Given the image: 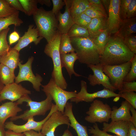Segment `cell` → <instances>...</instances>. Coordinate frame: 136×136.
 Here are the masks:
<instances>
[{
    "mask_svg": "<svg viewBox=\"0 0 136 136\" xmlns=\"http://www.w3.org/2000/svg\"><path fill=\"white\" fill-rule=\"evenodd\" d=\"M131 0H120L119 13L121 20L127 18L126 14L128 5Z\"/></svg>",
    "mask_w": 136,
    "mask_h": 136,
    "instance_id": "obj_40",
    "label": "cell"
},
{
    "mask_svg": "<svg viewBox=\"0 0 136 136\" xmlns=\"http://www.w3.org/2000/svg\"><path fill=\"white\" fill-rule=\"evenodd\" d=\"M46 96L45 99L40 102L33 101L28 95L21 98L16 102L19 105L22 104L24 102H26V106L29 107V109L25 111L23 113L20 115L11 118L10 120L13 121L21 119L26 121L29 118L35 116L45 115L48 111L51 110L53 104L51 96L49 95Z\"/></svg>",
    "mask_w": 136,
    "mask_h": 136,
    "instance_id": "obj_5",
    "label": "cell"
},
{
    "mask_svg": "<svg viewBox=\"0 0 136 136\" xmlns=\"http://www.w3.org/2000/svg\"><path fill=\"white\" fill-rule=\"evenodd\" d=\"M136 0H131L129 3L126 14L127 18L129 19L136 17Z\"/></svg>",
    "mask_w": 136,
    "mask_h": 136,
    "instance_id": "obj_44",
    "label": "cell"
},
{
    "mask_svg": "<svg viewBox=\"0 0 136 136\" xmlns=\"http://www.w3.org/2000/svg\"><path fill=\"white\" fill-rule=\"evenodd\" d=\"M131 106L125 100L122 102L121 106L119 108L115 106L113 107L110 117L112 121L123 120L130 121L131 117L130 108Z\"/></svg>",
    "mask_w": 136,
    "mask_h": 136,
    "instance_id": "obj_18",
    "label": "cell"
},
{
    "mask_svg": "<svg viewBox=\"0 0 136 136\" xmlns=\"http://www.w3.org/2000/svg\"><path fill=\"white\" fill-rule=\"evenodd\" d=\"M60 59L62 67H64L66 69L70 79L73 74L77 77L82 76L76 73L74 69V63L78 59L76 53L72 52L70 53L60 54Z\"/></svg>",
    "mask_w": 136,
    "mask_h": 136,
    "instance_id": "obj_24",
    "label": "cell"
},
{
    "mask_svg": "<svg viewBox=\"0 0 136 136\" xmlns=\"http://www.w3.org/2000/svg\"><path fill=\"white\" fill-rule=\"evenodd\" d=\"M129 122L119 120L111 121L109 123L104 122L103 123L102 130L114 133L117 136H127Z\"/></svg>",
    "mask_w": 136,
    "mask_h": 136,
    "instance_id": "obj_19",
    "label": "cell"
},
{
    "mask_svg": "<svg viewBox=\"0 0 136 136\" xmlns=\"http://www.w3.org/2000/svg\"><path fill=\"white\" fill-rule=\"evenodd\" d=\"M31 94L30 91L21 85L14 82L4 86L0 93V102L6 99L14 102L24 96Z\"/></svg>",
    "mask_w": 136,
    "mask_h": 136,
    "instance_id": "obj_14",
    "label": "cell"
},
{
    "mask_svg": "<svg viewBox=\"0 0 136 136\" xmlns=\"http://www.w3.org/2000/svg\"><path fill=\"white\" fill-rule=\"evenodd\" d=\"M136 91V82H125L123 83L122 90L119 91L118 93L126 92Z\"/></svg>",
    "mask_w": 136,
    "mask_h": 136,
    "instance_id": "obj_43",
    "label": "cell"
},
{
    "mask_svg": "<svg viewBox=\"0 0 136 136\" xmlns=\"http://www.w3.org/2000/svg\"><path fill=\"white\" fill-rule=\"evenodd\" d=\"M1 57V56H0V64L1 63H0Z\"/></svg>",
    "mask_w": 136,
    "mask_h": 136,
    "instance_id": "obj_57",
    "label": "cell"
},
{
    "mask_svg": "<svg viewBox=\"0 0 136 136\" xmlns=\"http://www.w3.org/2000/svg\"><path fill=\"white\" fill-rule=\"evenodd\" d=\"M70 39L79 62L87 65L100 63L99 52L90 38L75 37Z\"/></svg>",
    "mask_w": 136,
    "mask_h": 136,
    "instance_id": "obj_3",
    "label": "cell"
},
{
    "mask_svg": "<svg viewBox=\"0 0 136 136\" xmlns=\"http://www.w3.org/2000/svg\"><path fill=\"white\" fill-rule=\"evenodd\" d=\"M25 136H44L40 132H38L33 130H30L23 133Z\"/></svg>",
    "mask_w": 136,
    "mask_h": 136,
    "instance_id": "obj_50",
    "label": "cell"
},
{
    "mask_svg": "<svg viewBox=\"0 0 136 136\" xmlns=\"http://www.w3.org/2000/svg\"><path fill=\"white\" fill-rule=\"evenodd\" d=\"M107 18H95L92 19L87 28L89 37L93 39L107 29Z\"/></svg>",
    "mask_w": 136,
    "mask_h": 136,
    "instance_id": "obj_25",
    "label": "cell"
},
{
    "mask_svg": "<svg viewBox=\"0 0 136 136\" xmlns=\"http://www.w3.org/2000/svg\"><path fill=\"white\" fill-rule=\"evenodd\" d=\"M12 7L16 10L24 13V11L19 0H6Z\"/></svg>",
    "mask_w": 136,
    "mask_h": 136,
    "instance_id": "obj_46",
    "label": "cell"
},
{
    "mask_svg": "<svg viewBox=\"0 0 136 136\" xmlns=\"http://www.w3.org/2000/svg\"><path fill=\"white\" fill-rule=\"evenodd\" d=\"M19 33L16 31H14L11 33L9 36V42L10 45L17 42L20 38Z\"/></svg>",
    "mask_w": 136,
    "mask_h": 136,
    "instance_id": "obj_47",
    "label": "cell"
},
{
    "mask_svg": "<svg viewBox=\"0 0 136 136\" xmlns=\"http://www.w3.org/2000/svg\"><path fill=\"white\" fill-rule=\"evenodd\" d=\"M61 136H74L71 132L67 129L64 132Z\"/></svg>",
    "mask_w": 136,
    "mask_h": 136,
    "instance_id": "obj_55",
    "label": "cell"
},
{
    "mask_svg": "<svg viewBox=\"0 0 136 136\" xmlns=\"http://www.w3.org/2000/svg\"><path fill=\"white\" fill-rule=\"evenodd\" d=\"M131 65L130 70L123 81L131 82L136 80V55L135 54L131 60Z\"/></svg>",
    "mask_w": 136,
    "mask_h": 136,
    "instance_id": "obj_35",
    "label": "cell"
},
{
    "mask_svg": "<svg viewBox=\"0 0 136 136\" xmlns=\"http://www.w3.org/2000/svg\"><path fill=\"white\" fill-rule=\"evenodd\" d=\"M136 32V17L122 20L121 24L117 33L114 34L123 39Z\"/></svg>",
    "mask_w": 136,
    "mask_h": 136,
    "instance_id": "obj_23",
    "label": "cell"
},
{
    "mask_svg": "<svg viewBox=\"0 0 136 136\" xmlns=\"http://www.w3.org/2000/svg\"><path fill=\"white\" fill-rule=\"evenodd\" d=\"M15 77L14 72L6 65L0 64V79L3 84L6 85L15 82Z\"/></svg>",
    "mask_w": 136,
    "mask_h": 136,
    "instance_id": "obj_29",
    "label": "cell"
},
{
    "mask_svg": "<svg viewBox=\"0 0 136 136\" xmlns=\"http://www.w3.org/2000/svg\"><path fill=\"white\" fill-rule=\"evenodd\" d=\"M135 54L125 45L123 39L114 35L106 45L100 56V63L103 65L122 64L130 61Z\"/></svg>",
    "mask_w": 136,
    "mask_h": 136,
    "instance_id": "obj_1",
    "label": "cell"
},
{
    "mask_svg": "<svg viewBox=\"0 0 136 136\" xmlns=\"http://www.w3.org/2000/svg\"><path fill=\"white\" fill-rule=\"evenodd\" d=\"M61 35L58 31L54 39L46 45L44 52L53 61V69L52 78L58 86L65 90L67 88V84L63 75L59 51Z\"/></svg>",
    "mask_w": 136,
    "mask_h": 136,
    "instance_id": "obj_4",
    "label": "cell"
},
{
    "mask_svg": "<svg viewBox=\"0 0 136 136\" xmlns=\"http://www.w3.org/2000/svg\"><path fill=\"white\" fill-rule=\"evenodd\" d=\"M123 40L126 46L131 52L136 54V35L133 34L126 37L124 38Z\"/></svg>",
    "mask_w": 136,
    "mask_h": 136,
    "instance_id": "obj_37",
    "label": "cell"
},
{
    "mask_svg": "<svg viewBox=\"0 0 136 136\" xmlns=\"http://www.w3.org/2000/svg\"><path fill=\"white\" fill-rule=\"evenodd\" d=\"M100 1L104 7V6L106 10L108 11L110 0H101Z\"/></svg>",
    "mask_w": 136,
    "mask_h": 136,
    "instance_id": "obj_53",
    "label": "cell"
},
{
    "mask_svg": "<svg viewBox=\"0 0 136 136\" xmlns=\"http://www.w3.org/2000/svg\"><path fill=\"white\" fill-rule=\"evenodd\" d=\"M41 86L42 90L46 95H49L51 97L57 107L58 111L63 114L68 100L75 97L77 93L76 90L68 91L62 89L56 84L52 77L47 84Z\"/></svg>",
    "mask_w": 136,
    "mask_h": 136,
    "instance_id": "obj_6",
    "label": "cell"
},
{
    "mask_svg": "<svg viewBox=\"0 0 136 136\" xmlns=\"http://www.w3.org/2000/svg\"><path fill=\"white\" fill-rule=\"evenodd\" d=\"M10 29L8 27L0 32V56L7 53L11 48L7 40V35Z\"/></svg>",
    "mask_w": 136,
    "mask_h": 136,
    "instance_id": "obj_33",
    "label": "cell"
},
{
    "mask_svg": "<svg viewBox=\"0 0 136 136\" xmlns=\"http://www.w3.org/2000/svg\"><path fill=\"white\" fill-rule=\"evenodd\" d=\"M67 34L70 38L89 37L87 28L75 24H73L71 27Z\"/></svg>",
    "mask_w": 136,
    "mask_h": 136,
    "instance_id": "obj_31",
    "label": "cell"
},
{
    "mask_svg": "<svg viewBox=\"0 0 136 136\" xmlns=\"http://www.w3.org/2000/svg\"><path fill=\"white\" fill-rule=\"evenodd\" d=\"M127 136H136V127L130 121Z\"/></svg>",
    "mask_w": 136,
    "mask_h": 136,
    "instance_id": "obj_48",
    "label": "cell"
},
{
    "mask_svg": "<svg viewBox=\"0 0 136 136\" xmlns=\"http://www.w3.org/2000/svg\"><path fill=\"white\" fill-rule=\"evenodd\" d=\"M130 111L132 113V116L130 121L133 124L134 126L136 127V111L135 109L132 106L130 108Z\"/></svg>",
    "mask_w": 136,
    "mask_h": 136,
    "instance_id": "obj_49",
    "label": "cell"
},
{
    "mask_svg": "<svg viewBox=\"0 0 136 136\" xmlns=\"http://www.w3.org/2000/svg\"><path fill=\"white\" fill-rule=\"evenodd\" d=\"M19 56V52L11 48L7 53L1 56L0 63L14 72L20 62Z\"/></svg>",
    "mask_w": 136,
    "mask_h": 136,
    "instance_id": "obj_22",
    "label": "cell"
},
{
    "mask_svg": "<svg viewBox=\"0 0 136 136\" xmlns=\"http://www.w3.org/2000/svg\"><path fill=\"white\" fill-rule=\"evenodd\" d=\"M5 85L2 82L0 79V91H1Z\"/></svg>",
    "mask_w": 136,
    "mask_h": 136,
    "instance_id": "obj_56",
    "label": "cell"
},
{
    "mask_svg": "<svg viewBox=\"0 0 136 136\" xmlns=\"http://www.w3.org/2000/svg\"><path fill=\"white\" fill-rule=\"evenodd\" d=\"M5 136H25L22 133H18L14 132L12 130H8L6 131Z\"/></svg>",
    "mask_w": 136,
    "mask_h": 136,
    "instance_id": "obj_51",
    "label": "cell"
},
{
    "mask_svg": "<svg viewBox=\"0 0 136 136\" xmlns=\"http://www.w3.org/2000/svg\"><path fill=\"white\" fill-rule=\"evenodd\" d=\"M38 3L42 5H45L49 7L52 5L51 1L50 0H37Z\"/></svg>",
    "mask_w": 136,
    "mask_h": 136,
    "instance_id": "obj_52",
    "label": "cell"
},
{
    "mask_svg": "<svg viewBox=\"0 0 136 136\" xmlns=\"http://www.w3.org/2000/svg\"><path fill=\"white\" fill-rule=\"evenodd\" d=\"M59 51L60 54L75 52L72 44L70 38L67 34H62Z\"/></svg>",
    "mask_w": 136,
    "mask_h": 136,
    "instance_id": "obj_30",
    "label": "cell"
},
{
    "mask_svg": "<svg viewBox=\"0 0 136 136\" xmlns=\"http://www.w3.org/2000/svg\"><path fill=\"white\" fill-rule=\"evenodd\" d=\"M65 8L64 12L60 11L56 17L58 22V30L61 34H67L72 26L75 23L69 11L70 0H64Z\"/></svg>",
    "mask_w": 136,
    "mask_h": 136,
    "instance_id": "obj_17",
    "label": "cell"
},
{
    "mask_svg": "<svg viewBox=\"0 0 136 136\" xmlns=\"http://www.w3.org/2000/svg\"><path fill=\"white\" fill-rule=\"evenodd\" d=\"M71 103L67 102L65 106L63 114L67 116L70 122V126L76 131L78 136H89L86 126L81 124L75 118L72 110Z\"/></svg>",
    "mask_w": 136,
    "mask_h": 136,
    "instance_id": "obj_21",
    "label": "cell"
},
{
    "mask_svg": "<svg viewBox=\"0 0 136 136\" xmlns=\"http://www.w3.org/2000/svg\"><path fill=\"white\" fill-rule=\"evenodd\" d=\"M81 89L80 91L77 93L76 96L70 99L71 101L77 104L83 101L92 102L97 98L107 99L113 97H120L118 94L110 91L105 88L100 91L92 93L87 92L86 82L82 80L81 81Z\"/></svg>",
    "mask_w": 136,
    "mask_h": 136,
    "instance_id": "obj_10",
    "label": "cell"
},
{
    "mask_svg": "<svg viewBox=\"0 0 136 136\" xmlns=\"http://www.w3.org/2000/svg\"><path fill=\"white\" fill-rule=\"evenodd\" d=\"M73 19L75 24L87 28L92 19L83 13Z\"/></svg>",
    "mask_w": 136,
    "mask_h": 136,
    "instance_id": "obj_36",
    "label": "cell"
},
{
    "mask_svg": "<svg viewBox=\"0 0 136 136\" xmlns=\"http://www.w3.org/2000/svg\"><path fill=\"white\" fill-rule=\"evenodd\" d=\"M17 102H7L0 105V123L4 124L9 118L17 115V113L22 111L19 107Z\"/></svg>",
    "mask_w": 136,
    "mask_h": 136,
    "instance_id": "obj_20",
    "label": "cell"
},
{
    "mask_svg": "<svg viewBox=\"0 0 136 136\" xmlns=\"http://www.w3.org/2000/svg\"><path fill=\"white\" fill-rule=\"evenodd\" d=\"M88 129L89 133L92 134L91 136H117L113 135L107 133L99 128L97 124L95 123L92 127H89Z\"/></svg>",
    "mask_w": 136,
    "mask_h": 136,
    "instance_id": "obj_39",
    "label": "cell"
},
{
    "mask_svg": "<svg viewBox=\"0 0 136 136\" xmlns=\"http://www.w3.org/2000/svg\"><path fill=\"white\" fill-rule=\"evenodd\" d=\"M33 59V57L31 56L25 63L22 64L21 62H20L18 65L19 72L15 77V82L19 84L23 81H28L32 83L33 88L36 91L39 92L43 79L39 74H36L35 75L33 72L32 64Z\"/></svg>",
    "mask_w": 136,
    "mask_h": 136,
    "instance_id": "obj_9",
    "label": "cell"
},
{
    "mask_svg": "<svg viewBox=\"0 0 136 136\" xmlns=\"http://www.w3.org/2000/svg\"><path fill=\"white\" fill-rule=\"evenodd\" d=\"M4 124L0 123V136H5L6 131L4 129Z\"/></svg>",
    "mask_w": 136,
    "mask_h": 136,
    "instance_id": "obj_54",
    "label": "cell"
},
{
    "mask_svg": "<svg viewBox=\"0 0 136 136\" xmlns=\"http://www.w3.org/2000/svg\"><path fill=\"white\" fill-rule=\"evenodd\" d=\"M43 38L40 36L38 31L36 27L33 24L28 25L27 31L18 40L16 45L12 48L18 52L27 46L29 44L33 42L37 45Z\"/></svg>",
    "mask_w": 136,
    "mask_h": 136,
    "instance_id": "obj_16",
    "label": "cell"
},
{
    "mask_svg": "<svg viewBox=\"0 0 136 136\" xmlns=\"http://www.w3.org/2000/svg\"><path fill=\"white\" fill-rule=\"evenodd\" d=\"M1 92V91H0V93Z\"/></svg>",
    "mask_w": 136,
    "mask_h": 136,
    "instance_id": "obj_58",
    "label": "cell"
},
{
    "mask_svg": "<svg viewBox=\"0 0 136 136\" xmlns=\"http://www.w3.org/2000/svg\"><path fill=\"white\" fill-rule=\"evenodd\" d=\"M111 37V35L107 28L95 38L91 39L98 49L100 56Z\"/></svg>",
    "mask_w": 136,
    "mask_h": 136,
    "instance_id": "obj_28",
    "label": "cell"
},
{
    "mask_svg": "<svg viewBox=\"0 0 136 136\" xmlns=\"http://www.w3.org/2000/svg\"><path fill=\"white\" fill-rule=\"evenodd\" d=\"M131 65V60L119 65H103V71L109 78L112 85L120 91L124 78L128 74Z\"/></svg>",
    "mask_w": 136,
    "mask_h": 136,
    "instance_id": "obj_8",
    "label": "cell"
},
{
    "mask_svg": "<svg viewBox=\"0 0 136 136\" xmlns=\"http://www.w3.org/2000/svg\"><path fill=\"white\" fill-rule=\"evenodd\" d=\"M18 11L11 6L6 0H0V18L7 17Z\"/></svg>",
    "mask_w": 136,
    "mask_h": 136,
    "instance_id": "obj_34",
    "label": "cell"
},
{
    "mask_svg": "<svg viewBox=\"0 0 136 136\" xmlns=\"http://www.w3.org/2000/svg\"><path fill=\"white\" fill-rule=\"evenodd\" d=\"M88 1L91 7L107 17L105 10L100 0H88Z\"/></svg>",
    "mask_w": 136,
    "mask_h": 136,
    "instance_id": "obj_42",
    "label": "cell"
},
{
    "mask_svg": "<svg viewBox=\"0 0 136 136\" xmlns=\"http://www.w3.org/2000/svg\"><path fill=\"white\" fill-rule=\"evenodd\" d=\"M51 2L53 5L51 11L56 16L63 6L65 5V3L64 0H52Z\"/></svg>",
    "mask_w": 136,
    "mask_h": 136,
    "instance_id": "obj_45",
    "label": "cell"
},
{
    "mask_svg": "<svg viewBox=\"0 0 136 136\" xmlns=\"http://www.w3.org/2000/svg\"><path fill=\"white\" fill-rule=\"evenodd\" d=\"M112 109L107 103L98 99H95L90 104L88 110L86 112L88 115L85 120L90 123H108L110 119Z\"/></svg>",
    "mask_w": 136,
    "mask_h": 136,
    "instance_id": "obj_7",
    "label": "cell"
},
{
    "mask_svg": "<svg viewBox=\"0 0 136 136\" xmlns=\"http://www.w3.org/2000/svg\"><path fill=\"white\" fill-rule=\"evenodd\" d=\"M33 16L40 36L45 38L47 43L53 40L59 31L58 22L55 14L51 10L46 11L41 7Z\"/></svg>",
    "mask_w": 136,
    "mask_h": 136,
    "instance_id": "obj_2",
    "label": "cell"
},
{
    "mask_svg": "<svg viewBox=\"0 0 136 136\" xmlns=\"http://www.w3.org/2000/svg\"><path fill=\"white\" fill-rule=\"evenodd\" d=\"M120 1V0H110L106 25L107 28L111 35L117 32L122 21L119 13Z\"/></svg>",
    "mask_w": 136,
    "mask_h": 136,
    "instance_id": "obj_15",
    "label": "cell"
},
{
    "mask_svg": "<svg viewBox=\"0 0 136 136\" xmlns=\"http://www.w3.org/2000/svg\"><path fill=\"white\" fill-rule=\"evenodd\" d=\"M24 11V13L28 16L33 15L38 8L37 0H19Z\"/></svg>",
    "mask_w": 136,
    "mask_h": 136,
    "instance_id": "obj_32",
    "label": "cell"
},
{
    "mask_svg": "<svg viewBox=\"0 0 136 136\" xmlns=\"http://www.w3.org/2000/svg\"><path fill=\"white\" fill-rule=\"evenodd\" d=\"M129 103L135 109H136V93L134 91L126 92L118 94Z\"/></svg>",
    "mask_w": 136,
    "mask_h": 136,
    "instance_id": "obj_38",
    "label": "cell"
},
{
    "mask_svg": "<svg viewBox=\"0 0 136 136\" xmlns=\"http://www.w3.org/2000/svg\"><path fill=\"white\" fill-rule=\"evenodd\" d=\"M88 0H70L69 11L73 18L84 13L90 7Z\"/></svg>",
    "mask_w": 136,
    "mask_h": 136,
    "instance_id": "obj_26",
    "label": "cell"
},
{
    "mask_svg": "<svg viewBox=\"0 0 136 136\" xmlns=\"http://www.w3.org/2000/svg\"><path fill=\"white\" fill-rule=\"evenodd\" d=\"M19 11H18L7 17L0 18V32L11 25L15 27L20 26L23 21L19 18Z\"/></svg>",
    "mask_w": 136,
    "mask_h": 136,
    "instance_id": "obj_27",
    "label": "cell"
},
{
    "mask_svg": "<svg viewBox=\"0 0 136 136\" xmlns=\"http://www.w3.org/2000/svg\"><path fill=\"white\" fill-rule=\"evenodd\" d=\"M92 71L93 74H90L88 79L90 85L94 86L101 85L104 88L114 92L117 89L111 84L108 77L103 72V65L100 63L87 65Z\"/></svg>",
    "mask_w": 136,
    "mask_h": 136,
    "instance_id": "obj_13",
    "label": "cell"
},
{
    "mask_svg": "<svg viewBox=\"0 0 136 136\" xmlns=\"http://www.w3.org/2000/svg\"><path fill=\"white\" fill-rule=\"evenodd\" d=\"M57 107L55 104H53L52 107L47 116L42 120L36 121L33 117L29 118L25 124L18 125L15 124L12 121L6 122L4 124L5 128L18 133H22L25 132L33 130L40 132H41L43 125L54 112L57 111Z\"/></svg>",
    "mask_w": 136,
    "mask_h": 136,
    "instance_id": "obj_11",
    "label": "cell"
},
{
    "mask_svg": "<svg viewBox=\"0 0 136 136\" xmlns=\"http://www.w3.org/2000/svg\"><path fill=\"white\" fill-rule=\"evenodd\" d=\"M68 117L58 111L53 112L42 126L41 132L44 136H55L56 128L59 125H70Z\"/></svg>",
    "mask_w": 136,
    "mask_h": 136,
    "instance_id": "obj_12",
    "label": "cell"
},
{
    "mask_svg": "<svg viewBox=\"0 0 136 136\" xmlns=\"http://www.w3.org/2000/svg\"><path fill=\"white\" fill-rule=\"evenodd\" d=\"M84 13L92 19L97 18H107V16L90 6L86 9Z\"/></svg>",
    "mask_w": 136,
    "mask_h": 136,
    "instance_id": "obj_41",
    "label": "cell"
}]
</instances>
